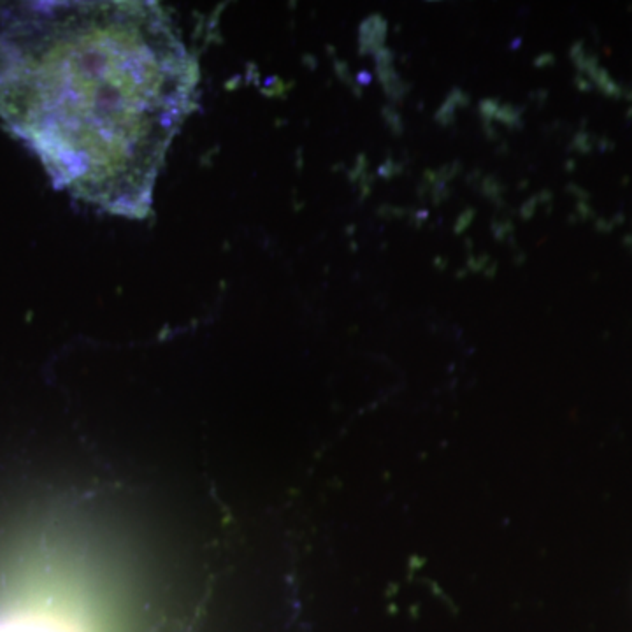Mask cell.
I'll list each match as a JSON object with an SVG mask.
<instances>
[{
  "label": "cell",
  "instance_id": "8992f818",
  "mask_svg": "<svg viewBox=\"0 0 632 632\" xmlns=\"http://www.w3.org/2000/svg\"><path fill=\"white\" fill-rule=\"evenodd\" d=\"M450 196H452V188H450V184L445 183V181H437V183L432 184V188H430L429 200L432 206H441L445 200L450 199Z\"/></svg>",
  "mask_w": 632,
  "mask_h": 632
},
{
  "label": "cell",
  "instance_id": "7c38bea8",
  "mask_svg": "<svg viewBox=\"0 0 632 632\" xmlns=\"http://www.w3.org/2000/svg\"><path fill=\"white\" fill-rule=\"evenodd\" d=\"M483 134L487 135L488 141H499L501 135H499L497 126H495V122H483Z\"/></svg>",
  "mask_w": 632,
  "mask_h": 632
},
{
  "label": "cell",
  "instance_id": "9a60e30c",
  "mask_svg": "<svg viewBox=\"0 0 632 632\" xmlns=\"http://www.w3.org/2000/svg\"><path fill=\"white\" fill-rule=\"evenodd\" d=\"M495 272H497V262L492 260L490 264L487 265V269L483 271V274L488 276V278H492V276H495Z\"/></svg>",
  "mask_w": 632,
  "mask_h": 632
},
{
  "label": "cell",
  "instance_id": "d6986e66",
  "mask_svg": "<svg viewBox=\"0 0 632 632\" xmlns=\"http://www.w3.org/2000/svg\"><path fill=\"white\" fill-rule=\"evenodd\" d=\"M369 78H371V76H369V74H367V73H362V74H360V80H362V83H369Z\"/></svg>",
  "mask_w": 632,
  "mask_h": 632
},
{
  "label": "cell",
  "instance_id": "5bb4252c",
  "mask_svg": "<svg viewBox=\"0 0 632 632\" xmlns=\"http://www.w3.org/2000/svg\"><path fill=\"white\" fill-rule=\"evenodd\" d=\"M513 260H515V265H522L525 262V253L522 251L520 248L518 249H515V255H513Z\"/></svg>",
  "mask_w": 632,
  "mask_h": 632
},
{
  "label": "cell",
  "instance_id": "7a4b0ae2",
  "mask_svg": "<svg viewBox=\"0 0 632 632\" xmlns=\"http://www.w3.org/2000/svg\"><path fill=\"white\" fill-rule=\"evenodd\" d=\"M0 632H71L58 622L39 617H15L0 620Z\"/></svg>",
  "mask_w": 632,
  "mask_h": 632
},
{
  "label": "cell",
  "instance_id": "5b68a950",
  "mask_svg": "<svg viewBox=\"0 0 632 632\" xmlns=\"http://www.w3.org/2000/svg\"><path fill=\"white\" fill-rule=\"evenodd\" d=\"M455 112H457V105L450 101L448 97L445 98V102L441 104V108L436 111V122L443 126H450L453 125L455 122Z\"/></svg>",
  "mask_w": 632,
  "mask_h": 632
},
{
  "label": "cell",
  "instance_id": "e0dca14e",
  "mask_svg": "<svg viewBox=\"0 0 632 632\" xmlns=\"http://www.w3.org/2000/svg\"><path fill=\"white\" fill-rule=\"evenodd\" d=\"M497 153H499V155H508V153H510V146L506 145V142H502V145L499 146Z\"/></svg>",
  "mask_w": 632,
  "mask_h": 632
},
{
  "label": "cell",
  "instance_id": "ac0fdd59",
  "mask_svg": "<svg viewBox=\"0 0 632 632\" xmlns=\"http://www.w3.org/2000/svg\"><path fill=\"white\" fill-rule=\"evenodd\" d=\"M520 44H522V39H515L513 43H511V50H517V47L520 46Z\"/></svg>",
  "mask_w": 632,
  "mask_h": 632
},
{
  "label": "cell",
  "instance_id": "2e32d148",
  "mask_svg": "<svg viewBox=\"0 0 632 632\" xmlns=\"http://www.w3.org/2000/svg\"><path fill=\"white\" fill-rule=\"evenodd\" d=\"M446 264H448V260H446V258H443V257H437L436 260H434V265H436V267H439L441 271H445Z\"/></svg>",
  "mask_w": 632,
  "mask_h": 632
},
{
  "label": "cell",
  "instance_id": "52a82bcc",
  "mask_svg": "<svg viewBox=\"0 0 632 632\" xmlns=\"http://www.w3.org/2000/svg\"><path fill=\"white\" fill-rule=\"evenodd\" d=\"M499 108H501V102L497 98H483L478 105V112H480L483 122H494V116L499 111Z\"/></svg>",
  "mask_w": 632,
  "mask_h": 632
},
{
  "label": "cell",
  "instance_id": "3957f363",
  "mask_svg": "<svg viewBox=\"0 0 632 632\" xmlns=\"http://www.w3.org/2000/svg\"><path fill=\"white\" fill-rule=\"evenodd\" d=\"M362 53L369 51H379L383 47L385 37H387V22L383 16L372 15L371 18L365 20L362 25Z\"/></svg>",
  "mask_w": 632,
  "mask_h": 632
},
{
  "label": "cell",
  "instance_id": "277c9868",
  "mask_svg": "<svg viewBox=\"0 0 632 632\" xmlns=\"http://www.w3.org/2000/svg\"><path fill=\"white\" fill-rule=\"evenodd\" d=\"M381 115H383L385 122H387L388 128L394 135H401L404 134V122H402V116L401 112L397 111L394 104H388L381 109Z\"/></svg>",
  "mask_w": 632,
  "mask_h": 632
},
{
  "label": "cell",
  "instance_id": "4fadbf2b",
  "mask_svg": "<svg viewBox=\"0 0 632 632\" xmlns=\"http://www.w3.org/2000/svg\"><path fill=\"white\" fill-rule=\"evenodd\" d=\"M553 64H555V57H553L552 53H543L539 54L538 58H534V67H539V69H541V67L553 66Z\"/></svg>",
  "mask_w": 632,
  "mask_h": 632
},
{
  "label": "cell",
  "instance_id": "6da1fadb",
  "mask_svg": "<svg viewBox=\"0 0 632 632\" xmlns=\"http://www.w3.org/2000/svg\"><path fill=\"white\" fill-rule=\"evenodd\" d=\"M196 66L152 2L0 6V116L60 186L142 216Z\"/></svg>",
  "mask_w": 632,
  "mask_h": 632
},
{
  "label": "cell",
  "instance_id": "ba28073f",
  "mask_svg": "<svg viewBox=\"0 0 632 632\" xmlns=\"http://www.w3.org/2000/svg\"><path fill=\"white\" fill-rule=\"evenodd\" d=\"M460 172H462V162L455 160V162L446 163L441 169H437V177H439V181H445V183L450 184V181L460 176Z\"/></svg>",
  "mask_w": 632,
  "mask_h": 632
},
{
  "label": "cell",
  "instance_id": "30bf717a",
  "mask_svg": "<svg viewBox=\"0 0 632 632\" xmlns=\"http://www.w3.org/2000/svg\"><path fill=\"white\" fill-rule=\"evenodd\" d=\"M490 262L492 260L487 253H481L478 257L476 255H469V257H467V269H469L471 272H483Z\"/></svg>",
  "mask_w": 632,
  "mask_h": 632
},
{
  "label": "cell",
  "instance_id": "9c48e42d",
  "mask_svg": "<svg viewBox=\"0 0 632 632\" xmlns=\"http://www.w3.org/2000/svg\"><path fill=\"white\" fill-rule=\"evenodd\" d=\"M474 216H476V210H474V207H466V210L459 214V218H457L455 225H453V232L459 235L464 234V232L467 230V227L471 225V221L474 220Z\"/></svg>",
  "mask_w": 632,
  "mask_h": 632
},
{
  "label": "cell",
  "instance_id": "8fae6325",
  "mask_svg": "<svg viewBox=\"0 0 632 632\" xmlns=\"http://www.w3.org/2000/svg\"><path fill=\"white\" fill-rule=\"evenodd\" d=\"M536 210H538V199H536V196H532V197H529L524 204H522V207L518 213H520L522 220H531V218L534 216Z\"/></svg>",
  "mask_w": 632,
  "mask_h": 632
}]
</instances>
